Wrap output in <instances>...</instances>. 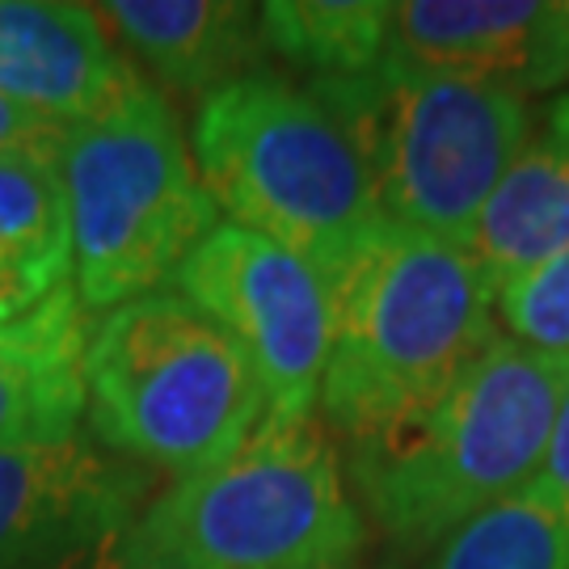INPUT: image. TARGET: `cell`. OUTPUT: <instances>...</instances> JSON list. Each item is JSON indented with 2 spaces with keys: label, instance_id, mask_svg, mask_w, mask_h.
Wrapping results in <instances>:
<instances>
[{
  "label": "cell",
  "instance_id": "7c38bea8",
  "mask_svg": "<svg viewBox=\"0 0 569 569\" xmlns=\"http://www.w3.org/2000/svg\"><path fill=\"white\" fill-rule=\"evenodd\" d=\"M98 18L178 98H207L266 60L262 4L237 0H110Z\"/></svg>",
  "mask_w": 569,
  "mask_h": 569
},
{
  "label": "cell",
  "instance_id": "4fadbf2b",
  "mask_svg": "<svg viewBox=\"0 0 569 569\" xmlns=\"http://www.w3.org/2000/svg\"><path fill=\"white\" fill-rule=\"evenodd\" d=\"M89 338L72 283L30 317L0 326V451L81 435Z\"/></svg>",
  "mask_w": 569,
  "mask_h": 569
},
{
  "label": "cell",
  "instance_id": "7402d4cb",
  "mask_svg": "<svg viewBox=\"0 0 569 569\" xmlns=\"http://www.w3.org/2000/svg\"><path fill=\"white\" fill-rule=\"evenodd\" d=\"M342 569H359V566H342Z\"/></svg>",
  "mask_w": 569,
  "mask_h": 569
},
{
  "label": "cell",
  "instance_id": "2e32d148",
  "mask_svg": "<svg viewBox=\"0 0 569 569\" xmlns=\"http://www.w3.org/2000/svg\"><path fill=\"white\" fill-rule=\"evenodd\" d=\"M266 56L305 68L308 81L363 77L385 63V0H274L262 4Z\"/></svg>",
  "mask_w": 569,
  "mask_h": 569
},
{
  "label": "cell",
  "instance_id": "ffe728a7",
  "mask_svg": "<svg viewBox=\"0 0 569 569\" xmlns=\"http://www.w3.org/2000/svg\"><path fill=\"white\" fill-rule=\"evenodd\" d=\"M63 140H68V127L0 98V161L60 164Z\"/></svg>",
  "mask_w": 569,
  "mask_h": 569
},
{
  "label": "cell",
  "instance_id": "ba28073f",
  "mask_svg": "<svg viewBox=\"0 0 569 569\" xmlns=\"http://www.w3.org/2000/svg\"><path fill=\"white\" fill-rule=\"evenodd\" d=\"M249 355L266 413H312L329 359V291L283 244L241 224H216L173 283Z\"/></svg>",
  "mask_w": 569,
  "mask_h": 569
},
{
  "label": "cell",
  "instance_id": "5bb4252c",
  "mask_svg": "<svg viewBox=\"0 0 569 569\" xmlns=\"http://www.w3.org/2000/svg\"><path fill=\"white\" fill-rule=\"evenodd\" d=\"M468 249L498 287L569 249V89L531 119Z\"/></svg>",
  "mask_w": 569,
  "mask_h": 569
},
{
  "label": "cell",
  "instance_id": "9c48e42d",
  "mask_svg": "<svg viewBox=\"0 0 569 569\" xmlns=\"http://www.w3.org/2000/svg\"><path fill=\"white\" fill-rule=\"evenodd\" d=\"M148 486L84 435L0 451V569H77L140 519Z\"/></svg>",
  "mask_w": 569,
  "mask_h": 569
},
{
  "label": "cell",
  "instance_id": "ac0fdd59",
  "mask_svg": "<svg viewBox=\"0 0 569 569\" xmlns=\"http://www.w3.org/2000/svg\"><path fill=\"white\" fill-rule=\"evenodd\" d=\"M498 308L507 338L545 355H569V249L507 279L498 287Z\"/></svg>",
  "mask_w": 569,
  "mask_h": 569
},
{
  "label": "cell",
  "instance_id": "8992f818",
  "mask_svg": "<svg viewBox=\"0 0 569 569\" xmlns=\"http://www.w3.org/2000/svg\"><path fill=\"white\" fill-rule=\"evenodd\" d=\"M308 89L346 131L380 220L465 249L531 131L523 93L388 63Z\"/></svg>",
  "mask_w": 569,
  "mask_h": 569
},
{
  "label": "cell",
  "instance_id": "5b68a950",
  "mask_svg": "<svg viewBox=\"0 0 569 569\" xmlns=\"http://www.w3.org/2000/svg\"><path fill=\"white\" fill-rule=\"evenodd\" d=\"M194 169L232 224L308 262L321 283L380 228V207L346 131L308 84L249 72L194 114Z\"/></svg>",
  "mask_w": 569,
  "mask_h": 569
},
{
  "label": "cell",
  "instance_id": "6da1fadb",
  "mask_svg": "<svg viewBox=\"0 0 569 569\" xmlns=\"http://www.w3.org/2000/svg\"><path fill=\"white\" fill-rule=\"evenodd\" d=\"M321 413L346 448L418 427L498 342V279L465 244L371 228L326 279Z\"/></svg>",
  "mask_w": 569,
  "mask_h": 569
},
{
  "label": "cell",
  "instance_id": "52a82bcc",
  "mask_svg": "<svg viewBox=\"0 0 569 569\" xmlns=\"http://www.w3.org/2000/svg\"><path fill=\"white\" fill-rule=\"evenodd\" d=\"M140 523L207 569H342L363 549V510L312 413H266L232 456L152 498Z\"/></svg>",
  "mask_w": 569,
  "mask_h": 569
},
{
  "label": "cell",
  "instance_id": "3957f363",
  "mask_svg": "<svg viewBox=\"0 0 569 569\" xmlns=\"http://www.w3.org/2000/svg\"><path fill=\"white\" fill-rule=\"evenodd\" d=\"M84 392L102 448L178 481L220 465L266 418L249 355L164 287L119 305L93 329Z\"/></svg>",
  "mask_w": 569,
  "mask_h": 569
},
{
  "label": "cell",
  "instance_id": "277c9868",
  "mask_svg": "<svg viewBox=\"0 0 569 569\" xmlns=\"http://www.w3.org/2000/svg\"><path fill=\"white\" fill-rule=\"evenodd\" d=\"M60 182L84 308H119L169 287L220 224L173 106L140 77L93 119L68 127Z\"/></svg>",
  "mask_w": 569,
  "mask_h": 569
},
{
  "label": "cell",
  "instance_id": "9a60e30c",
  "mask_svg": "<svg viewBox=\"0 0 569 569\" xmlns=\"http://www.w3.org/2000/svg\"><path fill=\"white\" fill-rule=\"evenodd\" d=\"M72 283V232L60 164L0 161V326L30 317Z\"/></svg>",
  "mask_w": 569,
  "mask_h": 569
},
{
  "label": "cell",
  "instance_id": "8fae6325",
  "mask_svg": "<svg viewBox=\"0 0 569 569\" xmlns=\"http://www.w3.org/2000/svg\"><path fill=\"white\" fill-rule=\"evenodd\" d=\"M131 77L136 68L93 4L0 0V98L77 127L114 102Z\"/></svg>",
  "mask_w": 569,
  "mask_h": 569
},
{
  "label": "cell",
  "instance_id": "44dd1931",
  "mask_svg": "<svg viewBox=\"0 0 569 569\" xmlns=\"http://www.w3.org/2000/svg\"><path fill=\"white\" fill-rule=\"evenodd\" d=\"M536 486L569 498V397L561 413H557V427L549 435V448H545V460H540V472H536Z\"/></svg>",
  "mask_w": 569,
  "mask_h": 569
},
{
  "label": "cell",
  "instance_id": "e0dca14e",
  "mask_svg": "<svg viewBox=\"0 0 569 569\" xmlns=\"http://www.w3.org/2000/svg\"><path fill=\"white\" fill-rule=\"evenodd\" d=\"M427 569H569V498L531 481L451 531Z\"/></svg>",
  "mask_w": 569,
  "mask_h": 569
},
{
  "label": "cell",
  "instance_id": "7a4b0ae2",
  "mask_svg": "<svg viewBox=\"0 0 569 569\" xmlns=\"http://www.w3.org/2000/svg\"><path fill=\"white\" fill-rule=\"evenodd\" d=\"M569 397V355L498 338L418 427L350 448L359 510L397 549H439L536 481Z\"/></svg>",
  "mask_w": 569,
  "mask_h": 569
},
{
  "label": "cell",
  "instance_id": "30bf717a",
  "mask_svg": "<svg viewBox=\"0 0 569 569\" xmlns=\"http://www.w3.org/2000/svg\"><path fill=\"white\" fill-rule=\"evenodd\" d=\"M385 63L418 77L545 93L569 84V4L406 0L388 4Z\"/></svg>",
  "mask_w": 569,
  "mask_h": 569
},
{
  "label": "cell",
  "instance_id": "d6986e66",
  "mask_svg": "<svg viewBox=\"0 0 569 569\" xmlns=\"http://www.w3.org/2000/svg\"><path fill=\"white\" fill-rule=\"evenodd\" d=\"M77 569H207V566L194 561L190 552L157 540V536L136 519L131 528H122L119 536H110L98 552H89Z\"/></svg>",
  "mask_w": 569,
  "mask_h": 569
}]
</instances>
